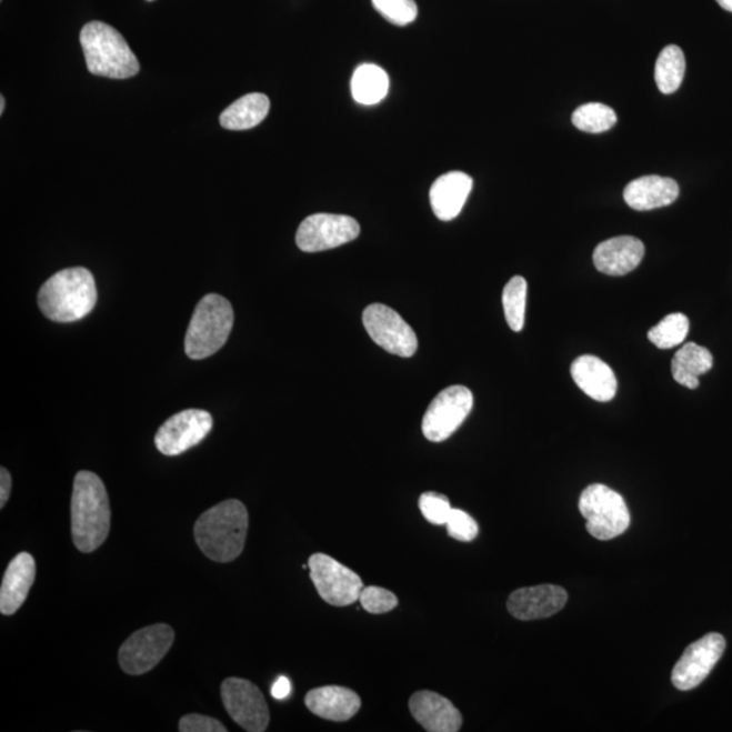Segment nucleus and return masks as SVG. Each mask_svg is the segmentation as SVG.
<instances>
[{"mask_svg":"<svg viewBox=\"0 0 732 732\" xmlns=\"http://www.w3.org/2000/svg\"><path fill=\"white\" fill-rule=\"evenodd\" d=\"M360 224L347 214L317 213L300 224L297 233L298 248L304 252H319L340 248L355 241Z\"/></svg>","mask_w":732,"mask_h":732,"instance_id":"10","label":"nucleus"},{"mask_svg":"<svg viewBox=\"0 0 732 732\" xmlns=\"http://www.w3.org/2000/svg\"><path fill=\"white\" fill-rule=\"evenodd\" d=\"M689 319L684 313H670L649 331V340L660 349L679 347L686 340Z\"/></svg>","mask_w":732,"mask_h":732,"instance_id":"29","label":"nucleus"},{"mask_svg":"<svg viewBox=\"0 0 732 732\" xmlns=\"http://www.w3.org/2000/svg\"><path fill=\"white\" fill-rule=\"evenodd\" d=\"M724 650L725 639L715 632L689 645L673 669V685L684 692L698 688L716 666Z\"/></svg>","mask_w":732,"mask_h":732,"instance_id":"14","label":"nucleus"},{"mask_svg":"<svg viewBox=\"0 0 732 732\" xmlns=\"http://www.w3.org/2000/svg\"><path fill=\"white\" fill-rule=\"evenodd\" d=\"M580 510L588 532L601 541L616 539L631 525V514L624 498L604 484H592L580 498Z\"/></svg>","mask_w":732,"mask_h":732,"instance_id":"6","label":"nucleus"},{"mask_svg":"<svg viewBox=\"0 0 732 732\" xmlns=\"http://www.w3.org/2000/svg\"><path fill=\"white\" fill-rule=\"evenodd\" d=\"M4 108H6V101H4V97L2 96L0 97V114L4 113Z\"/></svg>","mask_w":732,"mask_h":732,"instance_id":"38","label":"nucleus"},{"mask_svg":"<svg viewBox=\"0 0 732 732\" xmlns=\"http://www.w3.org/2000/svg\"><path fill=\"white\" fill-rule=\"evenodd\" d=\"M362 322L373 342L391 354L412 357L418 349V338L411 325L395 310L384 304H371L362 315Z\"/></svg>","mask_w":732,"mask_h":732,"instance_id":"11","label":"nucleus"},{"mask_svg":"<svg viewBox=\"0 0 732 732\" xmlns=\"http://www.w3.org/2000/svg\"><path fill=\"white\" fill-rule=\"evenodd\" d=\"M292 685L291 681L287 679L285 675H281L279 680L274 682L272 686V696L275 700H285L289 694H291Z\"/></svg>","mask_w":732,"mask_h":732,"instance_id":"36","label":"nucleus"},{"mask_svg":"<svg viewBox=\"0 0 732 732\" xmlns=\"http://www.w3.org/2000/svg\"><path fill=\"white\" fill-rule=\"evenodd\" d=\"M644 244L635 237H616L596 245L593 261L599 272L608 275H625L641 264Z\"/></svg>","mask_w":732,"mask_h":732,"instance_id":"17","label":"nucleus"},{"mask_svg":"<svg viewBox=\"0 0 732 732\" xmlns=\"http://www.w3.org/2000/svg\"><path fill=\"white\" fill-rule=\"evenodd\" d=\"M305 705L325 721L347 722L359 713L361 699L352 689L331 685L312 689L307 693Z\"/></svg>","mask_w":732,"mask_h":732,"instance_id":"20","label":"nucleus"},{"mask_svg":"<svg viewBox=\"0 0 732 732\" xmlns=\"http://www.w3.org/2000/svg\"><path fill=\"white\" fill-rule=\"evenodd\" d=\"M233 309L229 300L209 293L197 304L190 319L184 352L189 359L204 360L224 347L233 328Z\"/></svg>","mask_w":732,"mask_h":732,"instance_id":"5","label":"nucleus"},{"mask_svg":"<svg viewBox=\"0 0 732 732\" xmlns=\"http://www.w3.org/2000/svg\"><path fill=\"white\" fill-rule=\"evenodd\" d=\"M568 592L556 584L522 588L510 594L508 609L513 618L532 621L553 616L568 604Z\"/></svg>","mask_w":732,"mask_h":732,"instance_id":"15","label":"nucleus"},{"mask_svg":"<svg viewBox=\"0 0 732 732\" xmlns=\"http://www.w3.org/2000/svg\"><path fill=\"white\" fill-rule=\"evenodd\" d=\"M716 2L725 11L732 12V0H716Z\"/></svg>","mask_w":732,"mask_h":732,"instance_id":"37","label":"nucleus"},{"mask_svg":"<svg viewBox=\"0 0 732 732\" xmlns=\"http://www.w3.org/2000/svg\"><path fill=\"white\" fill-rule=\"evenodd\" d=\"M36 578L34 558L28 552L18 553L4 572L0 588V612L11 616L23 605Z\"/></svg>","mask_w":732,"mask_h":732,"instance_id":"21","label":"nucleus"},{"mask_svg":"<svg viewBox=\"0 0 732 732\" xmlns=\"http://www.w3.org/2000/svg\"><path fill=\"white\" fill-rule=\"evenodd\" d=\"M221 700L232 721L249 732L268 730L270 715L262 692L243 679H227L221 684Z\"/></svg>","mask_w":732,"mask_h":732,"instance_id":"13","label":"nucleus"},{"mask_svg":"<svg viewBox=\"0 0 732 732\" xmlns=\"http://www.w3.org/2000/svg\"><path fill=\"white\" fill-rule=\"evenodd\" d=\"M618 114L604 103H584L572 113V124L586 133H602L616 126Z\"/></svg>","mask_w":732,"mask_h":732,"instance_id":"28","label":"nucleus"},{"mask_svg":"<svg viewBox=\"0 0 732 732\" xmlns=\"http://www.w3.org/2000/svg\"><path fill=\"white\" fill-rule=\"evenodd\" d=\"M270 110V100L261 92L239 98L220 114V124L230 131H245L260 126L267 119Z\"/></svg>","mask_w":732,"mask_h":732,"instance_id":"23","label":"nucleus"},{"mask_svg":"<svg viewBox=\"0 0 732 732\" xmlns=\"http://www.w3.org/2000/svg\"><path fill=\"white\" fill-rule=\"evenodd\" d=\"M679 195V183L660 176L636 178L624 190L626 204L641 212L673 204Z\"/></svg>","mask_w":732,"mask_h":732,"instance_id":"22","label":"nucleus"},{"mask_svg":"<svg viewBox=\"0 0 732 732\" xmlns=\"http://www.w3.org/2000/svg\"><path fill=\"white\" fill-rule=\"evenodd\" d=\"M310 576L319 595L332 606H348L360 600L364 583L354 571L344 568L325 553H313Z\"/></svg>","mask_w":732,"mask_h":732,"instance_id":"8","label":"nucleus"},{"mask_svg":"<svg viewBox=\"0 0 732 732\" xmlns=\"http://www.w3.org/2000/svg\"><path fill=\"white\" fill-rule=\"evenodd\" d=\"M372 3L387 21L397 27H405L417 20L415 0H372Z\"/></svg>","mask_w":732,"mask_h":732,"instance_id":"30","label":"nucleus"},{"mask_svg":"<svg viewBox=\"0 0 732 732\" xmlns=\"http://www.w3.org/2000/svg\"><path fill=\"white\" fill-rule=\"evenodd\" d=\"M409 706L411 715L429 732H458L463 725V716L457 706L439 693L417 692Z\"/></svg>","mask_w":732,"mask_h":732,"instance_id":"16","label":"nucleus"},{"mask_svg":"<svg viewBox=\"0 0 732 732\" xmlns=\"http://www.w3.org/2000/svg\"><path fill=\"white\" fill-rule=\"evenodd\" d=\"M390 90V78L377 64H362L353 73L352 96L361 104H377L384 100Z\"/></svg>","mask_w":732,"mask_h":732,"instance_id":"25","label":"nucleus"},{"mask_svg":"<svg viewBox=\"0 0 732 732\" xmlns=\"http://www.w3.org/2000/svg\"><path fill=\"white\" fill-rule=\"evenodd\" d=\"M213 418L205 410L189 409L178 412L159 428L156 435L158 451L164 457H178L199 445L211 433Z\"/></svg>","mask_w":732,"mask_h":732,"instance_id":"12","label":"nucleus"},{"mask_svg":"<svg viewBox=\"0 0 732 732\" xmlns=\"http://www.w3.org/2000/svg\"><path fill=\"white\" fill-rule=\"evenodd\" d=\"M110 521L112 510L101 478L90 471L78 472L71 501L73 544L83 553L100 549L109 537Z\"/></svg>","mask_w":732,"mask_h":732,"instance_id":"1","label":"nucleus"},{"mask_svg":"<svg viewBox=\"0 0 732 732\" xmlns=\"http://www.w3.org/2000/svg\"><path fill=\"white\" fill-rule=\"evenodd\" d=\"M147 2H152V0H147Z\"/></svg>","mask_w":732,"mask_h":732,"instance_id":"39","label":"nucleus"},{"mask_svg":"<svg viewBox=\"0 0 732 732\" xmlns=\"http://www.w3.org/2000/svg\"><path fill=\"white\" fill-rule=\"evenodd\" d=\"M98 293L94 275L86 268H69L49 277L39 291V307L49 321L72 323L94 310Z\"/></svg>","mask_w":732,"mask_h":732,"instance_id":"3","label":"nucleus"},{"mask_svg":"<svg viewBox=\"0 0 732 732\" xmlns=\"http://www.w3.org/2000/svg\"><path fill=\"white\" fill-rule=\"evenodd\" d=\"M713 357L709 349L698 343H686L675 353L672 361V373L676 383L689 390H696L699 378L711 371Z\"/></svg>","mask_w":732,"mask_h":732,"instance_id":"24","label":"nucleus"},{"mask_svg":"<svg viewBox=\"0 0 732 732\" xmlns=\"http://www.w3.org/2000/svg\"><path fill=\"white\" fill-rule=\"evenodd\" d=\"M174 638V630L168 624L150 625L132 633L119 652L121 669L129 675L149 673L168 654Z\"/></svg>","mask_w":732,"mask_h":732,"instance_id":"7","label":"nucleus"},{"mask_svg":"<svg viewBox=\"0 0 732 732\" xmlns=\"http://www.w3.org/2000/svg\"><path fill=\"white\" fill-rule=\"evenodd\" d=\"M11 485L10 472L2 467V469H0V508H4L6 503H8Z\"/></svg>","mask_w":732,"mask_h":732,"instance_id":"35","label":"nucleus"},{"mask_svg":"<svg viewBox=\"0 0 732 732\" xmlns=\"http://www.w3.org/2000/svg\"><path fill=\"white\" fill-rule=\"evenodd\" d=\"M448 534L454 540L470 543L475 540L479 533L477 521L472 519L464 510L452 509L451 515L447 521Z\"/></svg>","mask_w":732,"mask_h":732,"instance_id":"33","label":"nucleus"},{"mask_svg":"<svg viewBox=\"0 0 732 732\" xmlns=\"http://www.w3.org/2000/svg\"><path fill=\"white\" fill-rule=\"evenodd\" d=\"M685 54L676 46H668L658 57L655 83L663 94H673L680 89L685 77Z\"/></svg>","mask_w":732,"mask_h":732,"instance_id":"26","label":"nucleus"},{"mask_svg":"<svg viewBox=\"0 0 732 732\" xmlns=\"http://www.w3.org/2000/svg\"><path fill=\"white\" fill-rule=\"evenodd\" d=\"M472 184V178L463 171L447 172L437 178L430 189V204L437 219L442 221L457 219L469 199Z\"/></svg>","mask_w":732,"mask_h":732,"instance_id":"19","label":"nucleus"},{"mask_svg":"<svg viewBox=\"0 0 732 732\" xmlns=\"http://www.w3.org/2000/svg\"><path fill=\"white\" fill-rule=\"evenodd\" d=\"M181 732H227L223 723L218 719L199 715V713H190L184 715L180 721Z\"/></svg>","mask_w":732,"mask_h":732,"instance_id":"34","label":"nucleus"},{"mask_svg":"<svg viewBox=\"0 0 732 732\" xmlns=\"http://www.w3.org/2000/svg\"><path fill=\"white\" fill-rule=\"evenodd\" d=\"M86 64L92 76L128 79L138 76L140 64L124 37L108 23H86L81 32Z\"/></svg>","mask_w":732,"mask_h":732,"instance_id":"4","label":"nucleus"},{"mask_svg":"<svg viewBox=\"0 0 732 732\" xmlns=\"http://www.w3.org/2000/svg\"><path fill=\"white\" fill-rule=\"evenodd\" d=\"M575 384L596 402H611L618 392V378L612 368L595 355H581L572 362Z\"/></svg>","mask_w":732,"mask_h":732,"instance_id":"18","label":"nucleus"},{"mask_svg":"<svg viewBox=\"0 0 732 732\" xmlns=\"http://www.w3.org/2000/svg\"><path fill=\"white\" fill-rule=\"evenodd\" d=\"M361 606L372 614L393 611L399 604L398 596L390 590L379 586H364L360 594Z\"/></svg>","mask_w":732,"mask_h":732,"instance_id":"32","label":"nucleus"},{"mask_svg":"<svg viewBox=\"0 0 732 732\" xmlns=\"http://www.w3.org/2000/svg\"><path fill=\"white\" fill-rule=\"evenodd\" d=\"M528 284L524 277L515 275L503 289L502 304L504 318L515 332L524 329Z\"/></svg>","mask_w":732,"mask_h":732,"instance_id":"27","label":"nucleus"},{"mask_svg":"<svg viewBox=\"0 0 732 732\" xmlns=\"http://www.w3.org/2000/svg\"><path fill=\"white\" fill-rule=\"evenodd\" d=\"M472 408L473 395L467 387H448L430 403L422 421L423 435L432 442L448 440L463 424Z\"/></svg>","mask_w":732,"mask_h":732,"instance_id":"9","label":"nucleus"},{"mask_svg":"<svg viewBox=\"0 0 732 732\" xmlns=\"http://www.w3.org/2000/svg\"><path fill=\"white\" fill-rule=\"evenodd\" d=\"M248 531V509L241 501L229 500L200 515L194 525V539L211 561L230 563L241 556Z\"/></svg>","mask_w":732,"mask_h":732,"instance_id":"2","label":"nucleus"},{"mask_svg":"<svg viewBox=\"0 0 732 732\" xmlns=\"http://www.w3.org/2000/svg\"><path fill=\"white\" fill-rule=\"evenodd\" d=\"M418 504L424 519L434 525H445L453 509L448 498L439 492H424Z\"/></svg>","mask_w":732,"mask_h":732,"instance_id":"31","label":"nucleus"}]
</instances>
